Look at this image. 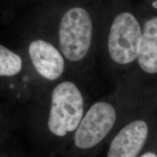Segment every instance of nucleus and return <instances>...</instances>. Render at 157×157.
<instances>
[{"label":"nucleus","mask_w":157,"mask_h":157,"mask_svg":"<svg viewBox=\"0 0 157 157\" xmlns=\"http://www.w3.org/2000/svg\"><path fill=\"white\" fill-rule=\"evenodd\" d=\"M83 116L84 99L77 86L68 81L58 84L51 98L48 119L50 132L58 137L75 132Z\"/></svg>","instance_id":"1"},{"label":"nucleus","mask_w":157,"mask_h":157,"mask_svg":"<svg viewBox=\"0 0 157 157\" xmlns=\"http://www.w3.org/2000/svg\"><path fill=\"white\" fill-rule=\"evenodd\" d=\"M93 36V23L87 10L74 7L63 15L59 26V44L63 55L71 62L87 56Z\"/></svg>","instance_id":"2"},{"label":"nucleus","mask_w":157,"mask_h":157,"mask_svg":"<svg viewBox=\"0 0 157 157\" xmlns=\"http://www.w3.org/2000/svg\"><path fill=\"white\" fill-rule=\"evenodd\" d=\"M143 29L137 17L129 12H122L113 21L108 38L110 58L120 66L137 60L142 42Z\"/></svg>","instance_id":"3"},{"label":"nucleus","mask_w":157,"mask_h":157,"mask_svg":"<svg viewBox=\"0 0 157 157\" xmlns=\"http://www.w3.org/2000/svg\"><path fill=\"white\" fill-rule=\"evenodd\" d=\"M117 113L111 103H94L81 121L74 134V144L79 149H90L101 143L114 127Z\"/></svg>","instance_id":"4"},{"label":"nucleus","mask_w":157,"mask_h":157,"mask_svg":"<svg viewBox=\"0 0 157 157\" xmlns=\"http://www.w3.org/2000/svg\"><path fill=\"white\" fill-rule=\"evenodd\" d=\"M149 135L146 121L136 119L127 124L113 137L107 157H137Z\"/></svg>","instance_id":"5"},{"label":"nucleus","mask_w":157,"mask_h":157,"mask_svg":"<svg viewBox=\"0 0 157 157\" xmlns=\"http://www.w3.org/2000/svg\"><path fill=\"white\" fill-rule=\"evenodd\" d=\"M29 56L36 71L50 81L58 79L65 69L63 57L52 44L38 39L29 45Z\"/></svg>","instance_id":"6"},{"label":"nucleus","mask_w":157,"mask_h":157,"mask_svg":"<svg viewBox=\"0 0 157 157\" xmlns=\"http://www.w3.org/2000/svg\"><path fill=\"white\" fill-rule=\"evenodd\" d=\"M142 29L137 63L144 73L157 76V16L146 21Z\"/></svg>","instance_id":"7"},{"label":"nucleus","mask_w":157,"mask_h":157,"mask_svg":"<svg viewBox=\"0 0 157 157\" xmlns=\"http://www.w3.org/2000/svg\"><path fill=\"white\" fill-rule=\"evenodd\" d=\"M21 57L0 45V76H14L21 71Z\"/></svg>","instance_id":"8"},{"label":"nucleus","mask_w":157,"mask_h":157,"mask_svg":"<svg viewBox=\"0 0 157 157\" xmlns=\"http://www.w3.org/2000/svg\"><path fill=\"white\" fill-rule=\"evenodd\" d=\"M139 157H157V154L154 152H147Z\"/></svg>","instance_id":"9"}]
</instances>
